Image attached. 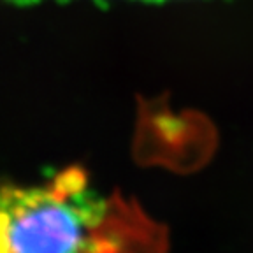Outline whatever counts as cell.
Listing matches in <instances>:
<instances>
[{
  "label": "cell",
  "mask_w": 253,
  "mask_h": 253,
  "mask_svg": "<svg viewBox=\"0 0 253 253\" xmlns=\"http://www.w3.org/2000/svg\"><path fill=\"white\" fill-rule=\"evenodd\" d=\"M167 229L135 199L102 195L79 167L47 185H0V253L162 252Z\"/></svg>",
  "instance_id": "1"
}]
</instances>
